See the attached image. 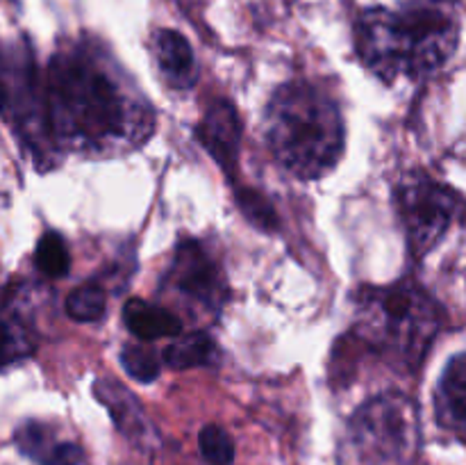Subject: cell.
<instances>
[{
	"mask_svg": "<svg viewBox=\"0 0 466 465\" xmlns=\"http://www.w3.org/2000/svg\"><path fill=\"white\" fill-rule=\"evenodd\" d=\"M419 450V413L399 392L367 401L353 415L341 445V465H410Z\"/></svg>",
	"mask_w": 466,
	"mask_h": 465,
	"instance_id": "5b68a950",
	"label": "cell"
},
{
	"mask_svg": "<svg viewBox=\"0 0 466 465\" xmlns=\"http://www.w3.org/2000/svg\"><path fill=\"white\" fill-rule=\"evenodd\" d=\"M85 454L76 442H59L44 465H80Z\"/></svg>",
	"mask_w": 466,
	"mask_h": 465,
	"instance_id": "44dd1931",
	"label": "cell"
},
{
	"mask_svg": "<svg viewBox=\"0 0 466 465\" xmlns=\"http://www.w3.org/2000/svg\"><path fill=\"white\" fill-rule=\"evenodd\" d=\"M198 137L200 144L226 169V173H232L237 155H239L241 123L230 100H217L209 105L198 126Z\"/></svg>",
	"mask_w": 466,
	"mask_h": 465,
	"instance_id": "ba28073f",
	"label": "cell"
},
{
	"mask_svg": "<svg viewBox=\"0 0 466 465\" xmlns=\"http://www.w3.org/2000/svg\"><path fill=\"white\" fill-rule=\"evenodd\" d=\"M267 137L287 171L317 181L344 153V117L330 94L309 82H289L268 103Z\"/></svg>",
	"mask_w": 466,
	"mask_h": 465,
	"instance_id": "3957f363",
	"label": "cell"
},
{
	"mask_svg": "<svg viewBox=\"0 0 466 465\" xmlns=\"http://www.w3.org/2000/svg\"><path fill=\"white\" fill-rule=\"evenodd\" d=\"M460 41L451 0H412L403 9H364L355 23L362 62L385 80L423 78L444 67Z\"/></svg>",
	"mask_w": 466,
	"mask_h": 465,
	"instance_id": "7a4b0ae2",
	"label": "cell"
},
{
	"mask_svg": "<svg viewBox=\"0 0 466 465\" xmlns=\"http://www.w3.org/2000/svg\"><path fill=\"white\" fill-rule=\"evenodd\" d=\"M16 445L23 454L32 456V459L39 460L41 465L48 460V456L53 454L55 447L59 445V440H55L53 429L46 427L41 422H25L16 429Z\"/></svg>",
	"mask_w": 466,
	"mask_h": 465,
	"instance_id": "2e32d148",
	"label": "cell"
},
{
	"mask_svg": "<svg viewBox=\"0 0 466 465\" xmlns=\"http://www.w3.org/2000/svg\"><path fill=\"white\" fill-rule=\"evenodd\" d=\"M237 203H239V210L246 214L250 223H255L262 231L271 232L278 228V214L276 208L271 205V201L264 194L255 190H239L237 191Z\"/></svg>",
	"mask_w": 466,
	"mask_h": 465,
	"instance_id": "ac0fdd59",
	"label": "cell"
},
{
	"mask_svg": "<svg viewBox=\"0 0 466 465\" xmlns=\"http://www.w3.org/2000/svg\"><path fill=\"white\" fill-rule=\"evenodd\" d=\"M155 59L162 76L177 89H189L198 80L194 50L189 41L176 30H157L153 39Z\"/></svg>",
	"mask_w": 466,
	"mask_h": 465,
	"instance_id": "30bf717a",
	"label": "cell"
},
{
	"mask_svg": "<svg viewBox=\"0 0 466 465\" xmlns=\"http://www.w3.org/2000/svg\"><path fill=\"white\" fill-rule=\"evenodd\" d=\"M123 322L127 331L141 342L162 340V337H176L182 333L180 317L162 305H153L144 299H130L123 308Z\"/></svg>",
	"mask_w": 466,
	"mask_h": 465,
	"instance_id": "7c38bea8",
	"label": "cell"
},
{
	"mask_svg": "<svg viewBox=\"0 0 466 465\" xmlns=\"http://www.w3.org/2000/svg\"><path fill=\"white\" fill-rule=\"evenodd\" d=\"M146 105L132 100L91 44H73L50 59L46 119L53 144L103 150L141 141L150 128Z\"/></svg>",
	"mask_w": 466,
	"mask_h": 465,
	"instance_id": "6da1fadb",
	"label": "cell"
},
{
	"mask_svg": "<svg viewBox=\"0 0 466 465\" xmlns=\"http://www.w3.org/2000/svg\"><path fill=\"white\" fill-rule=\"evenodd\" d=\"M408 244L417 258L435 249L453 222L458 196L426 176H408L396 194Z\"/></svg>",
	"mask_w": 466,
	"mask_h": 465,
	"instance_id": "8992f818",
	"label": "cell"
},
{
	"mask_svg": "<svg viewBox=\"0 0 466 465\" xmlns=\"http://www.w3.org/2000/svg\"><path fill=\"white\" fill-rule=\"evenodd\" d=\"M121 365L135 381L150 383L159 377V360L141 345H127L121 351Z\"/></svg>",
	"mask_w": 466,
	"mask_h": 465,
	"instance_id": "d6986e66",
	"label": "cell"
},
{
	"mask_svg": "<svg viewBox=\"0 0 466 465\" xmlns=\"http://www.w3.org/2000/svg\"><path fill=\"white\" fill-rule=\"evenodd\" d=\"M218 351L212 337L203 331L187 333L164 349V363L173 369H191L217 363Z\"/></svg>",
	"mask_w": 466,
	"mask_h": 465,
	"instance_id": "4fadbf2b",
	"label": "cell"
},
{
	"mask_svg": "<svg viewBox=\"0 0 466 465\" xmlns=\"http://www.w3.org/2000/svg\"><path fill=\"white\" fill-rule=\"evenodd\" d=\"M105 308H107V296H105L103 287L94 285V283L76 287L66 299V315L82 324H94L103 319Z\"/></svg>",
	"mask_w": 466,
	"mask_h": 465,
	"instance_id": "5bb4252c",
	"label": "cell"
},
{
	"mask_svg": "<svg viewBox=\"0 0 466 465\" xmlns=\"http://www.w3.org/2000/svg\"><path fill=\"white\" fill-rule=\"evenodd\" d=\"M441 326L435 301L410 283L367 287L358 299V331L364 342L394 354L410 367L421 363L428 345Z\"/></svg>",
	"mask_w": 466,
	"mask_h": 465,
	"instance_id": "277c9868",
	"label": "cell"
},
{
	"mask_svg": "<svg viewBox=\"0 0 466 465\" xmlns=\"http://www.w3.org/2000/svg\"><path fill=\"white\" fill-rule=\"evenodd\" d=\"M167 281L173 290L212 310L221 308L223 296H226V281H223L221 269L198 242H182L177 246Z\"/></svg>",
	"mask_w": 466,
	"mask_h": 465,
	"instance_id": "52a82bcc",
	"label": "cell"
},
{
	"mask_svg": "<svg viewBox=\"0 0 466 465\" xmlns=\"http://www.w3.org/2000/svg\"><path fill=\"white\" fill-rule=\"evenodd\" d=\"M94 390L96 397L100 399V404H103L105 408L109 410V415L114 418L116 427L121 429L127 438L139 442V445H148V419H146L144 410L137 404L132 392H127L126 388L118 386L116 381H98L94 386Z\"/></svg>",
	"mask_w": 466,
	"mask_h": 465,
	"instance_id": "8fae6325",
	"label": "cell"
},
{
	"mask_svg": "<svg viewBox=\"0 0 466 465\" xmlns=\"http://www.w3.org/2000/svg\"><path fill=\"white\" fill-rule=\"evenodd\" d=\"M437 419L441 427L466 436V354L449 360L435 395Z\"/></svg>",
	"mask_w": 466,
	"mask_h": 465,
	"instance_id": "9c48e42d",
	"label": "cell"
},
{
	"mask_svg": "<svg viewBox=\"0 0 466 465\" xmlns=\"http://www.w3.org/2000/svg\"><path fill=\"white\" fill-rule=\"evenodd\" d=\"M36 267L50 278H59L71 267V255H68L66 242L62 240L59 232H46L36 244Z\"/></svg>",
	"mask_w": 466,
	"mask_h": 465,
	"instance_id": "9a60e30c",
	"label": "cell"
},
{
	"mask_svg": "<svg viewBox=\"0 0 466 465\" xmlns=\"http://www.w3.org/2000/svg\"><path fill=\"white\" fill-rule=\"evenodd\" d=\"M35 349V337L27 331L21 319H5V365H12L14 360L23 358Z\"/></svg>",
	"mask_w": 466,
	"mask_h": 465,
	"instance_id": "ffe728a7",
	"label": "cell"
},
{
	"mask_svg": "<svg viewBox=\"0 0 466 465\" xmlns=\"http://www.w3.org/2000/svg\"><path fill=\"white\" fill-rule=\"evenodd\" d=\"M198 447L209 465H230L235 459V442L218 424H208L198 433Z\"/></svg>",
	"mask_w": 466,
	"mask_h": 465,
	"instance_id": "e0dca14e",
	"label": "cell"
}]
</instances>
